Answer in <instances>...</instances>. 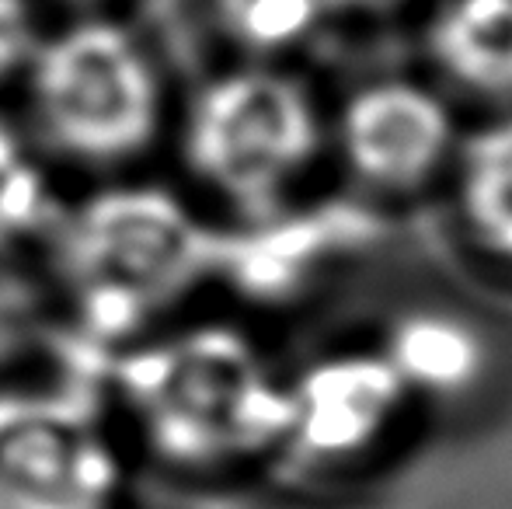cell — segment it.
<instances>
[{
    "mask_svg": "<svg viewBox=\"0 0 512 509\" xmlns=\"http://www.w3.org/2000/svg\"><path fill=\"white\" fill-rule=\"evenodd\" d=\"M324 143L328 126L314 91L272 63L227 70L203 84L182 129L189 171L244 220L286 210Z\"/></svg>",
    "mask_w": 512,
    "mask_h": 509,
    "instance_id": "3",
    "label": "cell"
},
{
    "mask_svg": "<svg viewBox=\"0 0 512 509\" xmlns=\"http://www.w3.org/2000/svg\"><path fill=\"white\" fill-rule=\"evenodd\" d=\"M429 56L464 95L512 109V0H443Z\"/></svg>",
    "mask_w": 512,
    "mask_h": 509,
    "instance_id": "9",
    "label": "cell"
},
{
    "mask_svg": "<svg viewBox=\"0 0 512 509\" xmlns=\"http://www.w3.org/2000/svg\"><path fill=\"white\" fill-rule=\"evenodd\" d=\"M377 349L398 374L411 405H453L471 398L488 381L495 360L485 328L450 307H415L398 314Z\"/></svg>",
    "mask_w": 512,
    "mask_h": 509,
    "instance_id": "8",
    "label": "cell"
},
{
    "mask_svg": "<svg viewBox=\"0 0 512 509\" xmlns=\"http://www.w3.org/2000/svg\"><path fill=\"white\" fill-rule=\"evenodd\" d=\"M25 77L39 133L77 164H126L161 133V74L147 46L115 21H77L42 39Z\"/></svg>",
    "mask_w": 512,
    "mask_h": 509,
    "instance_id": "4",
    "label": "cell"
},
{
    "mask_svg": "<svg viewBox=\"0 0 512 509\" xmlns=\"http://www.w3.org/2000/svg\"><path fill=\"white\" fill-rule=\"evenodd\" d=\"M67 206L18 129L0 119V255L53 238Z\"/></svg>",
    "mask_w": 512,
    "mask_h": 509,
    "instance_id": "11",
    "label": "cell"
},
{
    "mask_svg": "<svg viewBox=\"0 0 512 509\" xmlns=\"http://www.w3.org/2000/svg\"><path fill=\"white\" fill-rule=\"evenodd\" d=\"M220 32L258 63L300 49L328 18L324 0H213Z\"/></svg>",
    "mask_w": 512,
    "mask_h": 509,
    "instance_id": "12",
    "label": "cell"
},
{
    "mask_svg": "<svg viewBox=\"0 0 512 509\" xmlns=\"http://www.w3.org/2000/svg\"><path fill=\"white\" fill-rule=\"evenodd\" d=\"M335 143L359 182L398 196L453 168L460 129L439 91L384 77L349 95L335 119Z\"/></svg>",
    "mask_w": 512,
    "mask_h": 509,
    "instance_id": "7",
    "label": "cell"
},
{
    "mask_svg": "<svg viewBox=\"0 0 512 509\" xmlns=\"http://www.w3.org/2000/svg\"><path fill=\"white\" fill-rule=\"evenodd\" d=\"M122 405L147 447L185 471H223L279 450L286 377L241 328L189 325L115 363Z\"/></svg>",
    "mask_w": 512,
    "mask_h": 509,
    "instance_id": "1",
    "label": "cell"
},
{
    "mask_svg": "<svg viewBox=\"0 0 512 509\" xmlns=\"http://www.w3.org/2000/svg\"><path fill=\"white\" fill-rule=\"evenodd\" d=\"M122 461L91 401L56 387L0 391V509H112Z\"/></svg>",
    "mask_w": 512,
    "mask_h": 509,
    "instance_id": "5",
    "label": "cell"
},
{
    "mask_svg": "<svg viewBox=\"0 0 512 509\" xmlns=\"http://www.w3.org/2000/svg\"><path fill=\"white\" fill-rule=\"evenodd\" d=\"M53 258L91 339L122 346L216 276L220 234L161 185H108L63 210Z\"/></svg>",
    "mask_w": 512,
    "mask_h": 509,
    "instance_id": "2",
    "label": "cell"
},
{
    "mask_svg": "<svg viewBox=\"0 0 512 509\" xmlns=\"http://www.w3.org/2000/svg\"><path fill=\"white\" fill-rule=\"evenodd\" d=\"M42 39L28 0H0V84L28 74Z\"/></svg>",
    "mask_w": 512,
    "mask_h": 509,
    "instance_id": "13",
    "label": "cell"
},
{
    "mask_svg": "<svg viewBox=\"0 0 512 509\" xmlns=\"http://www.w3.org/2000/svg\"><path fill=\"white\" fill-rule=\"evenodd\" d=\"M408 0H324L328 14H387Z\"/></svg>",
    "mask_w": 512,
    "mask_h": 509,
    "instance_id": "14",
    "label": "cell"
},
{
    "mask_svg": "<svg viewBox=\"0 0 512 509\" xmlns=\"http://www.w3.org/2000/svg\"><path fill=\"white\" fill-rule=\"evenodd\" d=\"M453 189L471 241L512 269V109L460 136Z\"/></svg>",
    "mask_w": 512,
    "mask_h": 509,
    "instance_id": "10",
    "label": "cell"
},
{
    "mask_svg": "<svg viewBox=\"0 0 512 509\" xmlns=\"http://www.w3.org/2000/svg\"><path fill=\"white\" fill-rule=\"evenodd\" d=\"M411 398L380 349H345L286 377L279 457L331 475L366 464L398 429Z\"/></svg>",
    "mask_w": 512,
    "mask_h": 509,
    "instance_id": "6",
    "label": "cell"
}]
</instances>
